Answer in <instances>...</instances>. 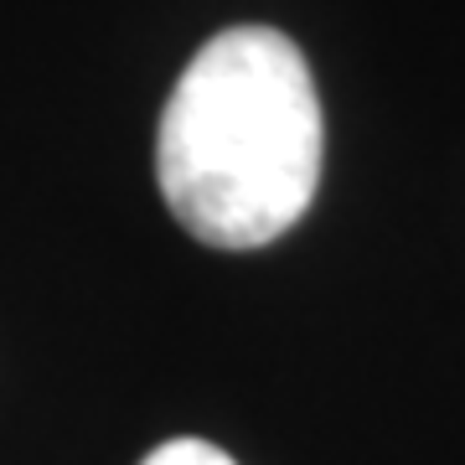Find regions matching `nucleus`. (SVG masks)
<instances>
[{"instance_id":"nucleus-1","label":"nucleus","mask_w":465,"mask_h":465,"mask_svg":"<svg viewBox=\"0 0 465 465\" xmlns=\"http://www.w3.org/2000/svg\"><path fill=\"white\" fill-rule=\"evenodd\" d=\"M321 99L300 47L274 26H228L186 63L155 134L171 217L213 249H264L321 186Z\"/></svg>"},{"instance_id":"nucleus-2","label":"nucleus","mask_w":465,"mask_h":465,"mask_svg":"<svg viewBox=\"0 0 465 465\" xmlns=\"http://www.w3.org/2000/svg\"><path fill=\"white\" fill-rule=\"evenodd\" d=\"M140 465H238L228 450L207 445V440H166L161 450H150Z\"/></svg>"}]
</instances>
